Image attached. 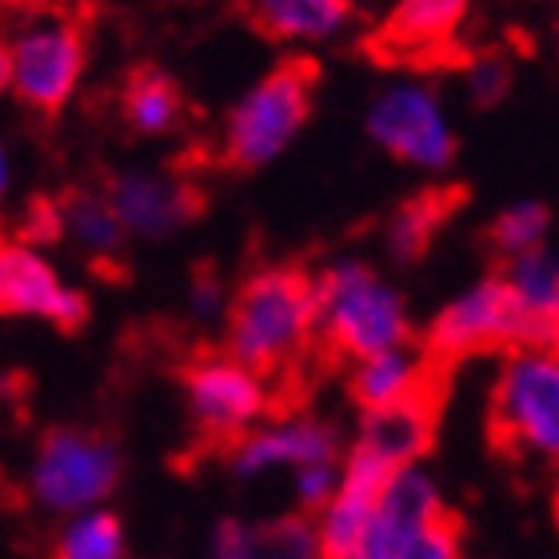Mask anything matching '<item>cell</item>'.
Segmentation results:
<instances>
[{
	"label": "cell",
	"mask_w": 559,
	"mask_h": 559,
	"mask_svg": "<svg viewBox=\"0 0 559 559\" xmlns=\"http://www.w3.org/2000/svg\"><path fill=\"white\" fill-rule=\"evenodd\" d=\"M316 284V332L340 356L364 360L376 352L404 348L412 336L404 300L372 269L344 260Z\"/></svg>",
	"instance_id": "2"
},
{
	"label": "cell",
	"mask_w": 559,
	"mask_h": 559,
	"mask_svg": "<svg viewBox=\"0 0 559 559\" xmlns=\"http://www.w3.org/2000/svg\"><path fill=\"white\" fill-rule=\"evenodd\" d=\"M185 396L192 424L204 440L236 443L269 416L264 376L236 364L233 356H204L185 372Z\"/></svg>",
	"instance_id": "6"
},
{
	"label": "cell",
	"mask_w": 559,
	"mask_h": 559,
	"mask_svg": "<svg viewBox=\"0 0 559 559\" xmlns=\"http://www.w3.org/2000/svg\"><path fill=\"white\" fill-rule=\"evenodd\" d=\"M515 308V348H556L559 264L548 248L512 257L500 276Z\"/></svg>",
	"instance_id": "13"
},
{
	"label": "cell",
	"mask_w": 559,
	"mask_h": 559,
	"mask_svg": "<svg viewBox=\"0 0 559 559\" xmlns=\"http://www.w3.org/2000/svg\"><path fill=\"white\" fill-rule=\"evenodd\" d=\"M212 559H320V551L308 520H224L212 532Z\"/></svg>",
	"instance_id": "16"
},
{
	"label": "cell",
	"mask_w": 559,
	"mask_h": 559,
	"mask_svg": "<svg viewBox=\"0 0 559 559\" xmlns=\"http://www.w3.org/2000/svg\"><path fill=\"white\" fill-rule=\"evenodd\" d=\"M368 132L384 152L416 168H448L455 156V132L443 105L424 84H396L380 93L368 112Z\"/></svg>",
	"instance_id": "7"
},
{
	"label": "cell",
	"mask_w": 559,
	"mask_h": 559,
	"mask_svg": "<svg viewBox=\"0 0 559 559\" xmlns=\"http://www.w3.org/2000/svg\"><path fill=\"white\" fill-rule=\"evenodd\" d=\"M340 460V436L332 424L312 416H292L276 419V424H257L245 431L228 452V464L240 479H257L280 472V467H308V464H328Z\"/></svg>",
	"instance_id": "10"
},
{
	"label": "cell",
	"mask_w": 559,
	"mask_h": 559,
	"mask_svg": "<svg viewBox=\"0 0 559 559\" xmlns=\"http://www.w3.org/2000/svg\"><path fill=\"white\" fill-rule=\"evenodd\" d=\"M245 12L276 40H324L352 16L348 0H245Z\"/></svg>",
	"instance_id": "18"
},
{
	"label": "cell",
	"mask_w": 559,
	"mask_h": 559,
	"mask_svg": "<svg viewBox=\"0 0 559 559\" xmlns=\"http://www.w3.org/2000/svg\"><path fill=\"white\" fill-rule=\"evenodd\" d=\"M431 431H436V396H419L408 404L368 412L356 443L404 472V467H416L419 455L431 448Z\"/></svg>",
	"instance_id": "15"
},
{
	"label": "cell",
	"mask_w": 559,
	"mask_h": 559,
	"mask_svg": "<svg viewBox=\"0 0 559 559\" xmlns=\"http://www.w3.org/2000/svg\"><path fill=\"white\" fill-rule=\"evenodd\" d=\"M336 479H340V460L296 467V496H300V503L308 508V512H320V508L332 500Z\"/></svg>",
	"instance_id": "24"
},
{
	"label": "cell",
	"mask_w": 559,
	"mask_h": 559,
	"mask_svg": "<svg viewBox=\"0 0 559 559\" xmlns=\"http://www.w3.org/2000/svg\"><path fill=\"white\" fill-rule=\"evenodd\" d=\"M221 304H224L221 284H216V280H212V276L197 280V288H192V308H197L200 320H209V316L221 312Z\"/></svg>",
	"instance_id": "27"
},
{
	"label": "cell",
	"mask_w": 559,
	"mask_h": 559,
	"mask_svg": "<svg viewBox=\"0 0 559 559\" xmlns=\"http://www.w3.org/2000/svg\"><path fill=\"white\" fill-rule=\"evenodd\" d=\"M120 108H124L129 129H136L140 136H164V132L180 129V120H185V96L173 76L156 69L132 72L120 93Z\"/></svg>",
	"instance_id": "19"
},
{
	"label": "cell",
	"mask_w": 559,
	"mask_h": 559,
	"mask_svg": "<svg viewBox=\"0 0 559 559\" xmlns=\"http://www.w3.org/2000/svg\"><path fill=\"white\" fill-rule=\"evenodd\" d=\"M503 344L515 348V308L508 300V292H503L500 276H491L436 316L424 356L436 368H448V364L464 360V356L503 348Z\"/></svg>",
	"instance_id": "9"
},
{
	"label": "cell",
	"mask_w": 559,
	"mask_h": 559,
	"mask_svg": "<svg viewBox=\"0 0 559 559\" xmlns=\"http://www.w3.org/2000/svg\"><path fill=\"white\" fill-rule=\"evenodd\" d=\"M21 236H24V245L28 248L60 240V236H64V221H60L57 200H33L28 212H24V221H21Z\"/></svg>",
	"instance_id": "25"
},
{
	"label": "cell",
	"mask_w": 559,
	"mask_h": 559,
	"mask_svg": "<svg viewBox=\"0 0 559 559\" xmlns=\"http://www.w3.org/2000/svg\"><path fill=\"white\" fill-rule=\"evenodd\" d=\"M4 188H9V156L0 148V197H4Z\"/></svg>",
	"instance_id": "29"
},
{
	"label": "cell",
	"mask_w": 559,
	"mask_h": 559,
	"mask_svg": "<svg viewBox=\"0 0 559 559\" xmlns=\"http://www.w3.org/2000/svg\"><path fill=\"white\" fill-rule=\"evenodd\" d=\"M316 81L320 72L312 60H284L272 76H264L228 117L224 160L233 168H264L276 160L312 112Z\"/></svg>",
	"instance_id": "3"
},
{
	"label": "cell",
	"mask_w": 559,
	"mask_h": 559,
	"mask_svg": "<svg viewBox=\"0 0 559 559\" xmlns=\"http://www.w3.org/2000/svg\"><path fill=\"white\" fill-rule=\"evenodd\" d=\"M455 204H460V192H424L408 200L388 224V248L396 252V260H416L431 245L436 228L452 216Z\"/></svg>",
	"instance_id": "21"
},
{
	"label": "cell",
	"mask_w": 559,
	"mask_h": 559,
	"mask_svg": "<svg viewBox=\"0 0 559 559\" xmlns=\"http://www.w3.org/2000/svg\"><path fill=\"white\" fill-rule=\"evenodd\" d=\"M105 200L124 233L148 236V240L180 233V228L197 221L200 209H204V197L197 192V185L176 180V176H164V173L117 176V180L108 185Z\"/></svg>",
	"instance_id": "12"
},
{
	"label": "cell",
	"mask_w": 559,
	"mask_h": 559,
	"mask_svg": "<svg viewBox=\"0 0 559 559\" xmlns=\"http://www.w3.org/2000/svg\"><path fill=\"white\" fill-rule=\"evenodd\" d=\"M551 228V212L536 200H524V204H512L503 212L496 228H491V245L500 248L503 257H524V252H536L544 248V236Z\"/></svg>",
	"instance_id": "23"
},
{
	"label": "cell",
	"mask_w": 559,
	"mask_h": 559,
	"mask_svg": "<svg viewBox=\"0 0 559 559\" xmlns=\"http://www.w3.org/2000/svg\"><path fill=\"white\" fill-rule=\"evenodd\" d=\"M12 52V88L36 112H57L84 76V40L72 24H33Z\"/></svg>",
	"instance_id": "8"
},
{
	"label": "cell",
	"mask_w": 559,
	"mask_h": 559,
	"mask_svg": "<svg viewBox=\"0 0 559 559\" xmlns=\"http://www.w3.org/2000/svg\"><path fill=\"white\" fill-rule=\"evenodd\" d=\"M491 431L515 455L556 460L559 452V360L556 348H515L503 364Z\"/></svg>",
	"instance_id": "5"
},
{
	"label": "cell",
	"mask_w": 559,
	"mask_h": 559,
	"mask_svg": "<svg viewBox=\"0 0 559 559\" xmlns=\"http://www.w3.org/2000/svg\"><path fill=\"white\" fill-rule=\"evenodd\" d=\"M467 0H400V9L388 16L384 52L392 57H428L452 40V33L464 24Z\"/></svg>",
	"instance_id": "17"
},
{
	"label": "cell",
	"mask_w": 559,
	"mask_h": 559,
	"mask_svg": "<svg viewBox=\"0 0 559 559\" xmlns=\"http://www.w3.org/2000/svg\"><path fill=\"white\" fill-rule=\"evenodd\" d=\"M436 364L428 356L412 352L408 344L392 352H376V356H364L356 360V372H352V396L364 412H380L392 408V404H408L419 396H436L431 392V380H436Z\"/></svg>",
	"instance_id": "14"
},
{
	"label": "cell",
	"mask_w": 559,
	"mask_h": 559,
	"mask_svg": "<svg viewBox=\"0 0 559 559\" xmlns=\"http://www.w3.org/2000/svg\"><path fill=\"white\" fill-rule=\"evenodd\" d=\"M60 221H64V233L76 236L96 257H112L124 240V228L112 216L108 200L96 197V192H69L60 200Z\"/></svg>",
	"instance_id": "22"
},
{
	"label": "cell",
	"mask_w": 559,
	"mask_h": 559,
	"mask_svg": "<svg viewBox=\"0 0 559 559\" xmlns=\"http://www.w3.org/2000/svg\"><path fill=\"white\" fill-rule=\"evenodd\" d=\"M0 312L40 316L64 332L88 320V300L81 292L64 288V280L36 248L0 245Z\"/></svg>",
	"instance_id": "11"
},
{
	"label": "cell",
	"mask_w": 559,
	"mask_h": 559,
	"mask_svg": "<svg viewBox=\"0 0 559 559\" xmlns=\"http://www.w3.org/2000/svg\"><path fill=\"white\" fill-rule=\"evenodd\" d=\"M316 336V284L300 269H264L233 300L228 356L269 376L288 368Z\"/></svg>",
	"instance_id": "1"
},
{
	"label": "cell",
	"mask_w": 559,
	"mask_h": 559,
	"mask_svg": "<svg viewBox=\"0 0 559 559\" xmlns=\"http://www.w3.org/2000/svg\"><path fill=\"white\" fill-rule=\"evenodd\" d=\"M508 84H512V72H508V64L500 57L476 60V69H472V96H476V105H496L508 93Z\"/></svg>",
	"instance_id": "26"
},
{
	"label": "cell",
	"mask_w": 559,
	"mask_h": 559,
	"mask_svg": "<svg viewBox=\"0 0 559 559\" xmlns=\"http://www.w3.org/2000/svg\"><path fill=\"white\" fill-rule=\"evenodd\" d=\"M4 88H12V52H9V45L0 40V93Z\"/></svg>",
	"instance_id": "28"
},
{
	"label": "cell",
	"mask_w": 559,
	"mask_h": 559,
	"mask_svg": "<svg viewBox=\"0 0 559 559\" xmlns=\"http://www.w3.org/2000/svg\"><path fill=\"white\" fill-rule=\"evenodd\" d=\"M124 527L108 508L64 515V527L57 532L52 559H124Z\"/></svg>",
	"instance_id": "20"
},
{
	"label": "cell",
	"mask_w": 559,
	"mask_h": 559,
	"mask_svg": "<svg viewBox=\"0 0 559 559\" xmlns=\"http://www.w3.org/2000/svg\"><path fill=\"white\" fill-rule=\"evenodd\" d=\"M120 484L117 443L88 428H52L36 448L28 491L40 508L57 515H76L105 508Z\"/></svg>",
	"instance_id": "4"
}]
</instances>
